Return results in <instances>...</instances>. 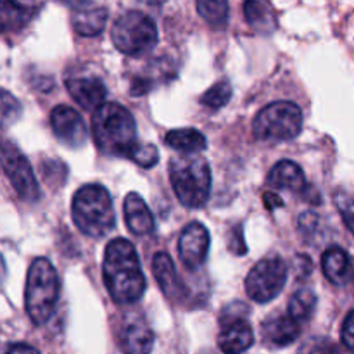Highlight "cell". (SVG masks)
I'll list each match as a JSON object with an SVG mask.
<instances>
[{"instance_id":"6da1fadb","label":"cell","mask_w":354,"mask_h":354,"mask_svg":"<svg viewBox=\"0 0 354 354\" xmlns=\"http://www.w3.org/2000/svg\"><path fill=\"white\" fill-rule=\"evenodd\" d=\"M102 277L109 296L118 304H131L145 292V277L138 254L127 239H113L104 252Z\"/></svg>"},{"instance_id":"7a4b0ae2","label":"cell","mask_w":354,"mask_h":354,"mask_svg":"<svg viewBox=\"0 0 354 354\" xmlns=\"http://www.w3.org/2000/svg\"><path fill=\"white\" fill-rule=\"evenodd\" d=\"M92 135L97 147L107 156L130 159L138 145L137 124L127 107L107 102L97 107L92 118Z\"/></svg>"},{"instance_id":"3957f363","label":"cell","mask_w":354,"mask_h":354,"mask_svg":"<svg viewBox=\"0 0 354 354\" xmlns=\"http://www.w3.org/2000/svg\"><path fill=\"white\" fill-rule=\"evenodd\" d=\"M73 221L80 232L93 239L104 237L114 228L113 199L106 187L88 183L76 190L71 204Z\"/></svg>"},{"instance_id":"277c9868","label":"cell","mask_w":354,"mask_h":354,"mask_svg":"<svg viewBox=\"0 0 354 354\" xmlns=\"http://www.w3.org/2000/svg\"><path fill=\"white\" fill-rule=\"evenodd\" d=\"M169 180L175 196L190 209H199L209 199L211 169L204 158L196 154H183L169 162Z\"/></svg>"},{"instance_id":"5b68a950","label":"cell","mask_w":354,"mask_h":354,"mask_svg":"<svg viewBox=\"0 0 354 354\" xmlns=\"http://www.w3.org/2000/svg\"><path fill=\"white\" fill-rule=\"evenodd\" d=\"M61 292L59 275L52 263L45 258H37L30 265L26 279V313L35 325L47 324L54 315Z\"/></svg>"},{"instance_id":"8992f818","label":"cell","mask_w":354,"mask_h":354,"mask_svg":"<svg viewBox=\"0 0 354 354\" xmlns=\"http://www.w3.org/2000/svg\"><path fill=\"white\" fill-rule=\"evenodd\" d=\"M111 38L118 50L131 57H138L156 47L158 28L147 14L140 10H128L114 21Z\"/></svg>"},{"instance_id":"52a82bcc","label":"cell","mask_w":354,"mask_h":354,"mask_svg":"<svg viewBox=\"0 0 354 354\" xmlns=\"http://www.w3.org/2000/svg\"><path fill=\"white\" fill-rule=\"evenodd\" d=\"M303 128V113L289 100H279L258 113L252 133L263 142H286L297 137Z\"/></svg>"},{"instance_id":"ba28073f","label":"cell","mask_w":354,"mask_h":354,"mask_svg":"<svg viewBox=\"0 0 354 354\" xmlns=\"http://www.w3.org/2000/svg\"><path fill=\"white\" fill-rule=\"evenodd\" d=\"M287 282V265L282 258H266L256 263L245 279V292L259 304L270 303L282 292Z\"/></svg>"},{"instance_id":"9c48e42d","label":"cell","mask_w":354,"mask_h":354,"mask_svg":"<svg viewBox=\"0 0 354 354\" xmlns=\"http://www.w3.org/2000/svg\"><path fill=\"white\" fill-rule=\"evenodd\" d=\"M2 168L21 199L26 201V203L38 201L40 187L35 178L33 169H31L28 159L21 154V151L12 142L6 140L2 145Z\"/></svg>"},{"instance_id":"30bf717a","label":"cell","mask_w":354,"mask_h":354,"mask_svg":"<svg viewBox=\"0 0 354 354\" xmlns=\"http://www.w3.org/2000/svg\"><path fill=\"white\" fill-rule=\"evenodd\" d=\"M209 252V232L199 221H192L182 230L178 239V256L189 270L204 265Z\"/></svg>"},{"instance_id":"8fae6325","label":"cell","mask_w":354,"mask_h":354,"mask_svg":"<svg viewBox=\"0 0 354 354\" xmlns=\"http://www.w3.org/2000/svg\"><path fill=\"white\" fill-rule=\"evenodd\" d=\"M50 127L55 137L69 147L78 149L86 142V127L83 118L73 107H54L50 113Z\"/></svg>"},{"instance_id":"7c38bea8","label":"cell","mask_w":354,"mask_h":354,"mask_svg":"<svg viewBox=\"0 0 354 354\" xmlns=\"http://www.w3.org/2000/svg\"><path fill=\"white\" fill-rule=\"evenodd\" d=\"M116 339L124 354H149L154 348V332L140 317H128L121 324Z\"/></svg>"},{"instance_id":"4fadbf2b","label":"cell","mask_w":354,"mask_h":354,"mask_svg":"<svg viewBox=\"0 0 354 354\" xmlns=\"http://www.w3.org/2000/svg\"><path fill=\"white\" fill-rule=\"evenodd\" d=\"M223 328L218 337L223 354H242L254 344V332L245 318H234V320L221 322Z\"/></svg>"},{"instance_id":"5bb4252c","label":"cell","mask_w":354,"mask_h":354,"mask_svg":"<svg viewBox=\"0 0 354 354\" xmlns=\"http://www.w3.org/2000/svg\"><path fill=\"white\" fill-rule=\"evenodd\" d=\"M66 88L73 100L86 111L102 106L107 95L106 85L99 78H69L66 80Z\"/></svg>"},{"instance_id":"9a60e30c","label":"cell","mask_w":354,"mask_h":354,"mask_svg":"<svg viewBox=\"0 0 354 354\" xmlns=\"http://www.w3.org/2000/svg\"><path fill=\"white\" fill-rule=\"evenodd\" d=\"M123 213L127 227L135 235H149L154 232V216L145 201L137 192H130L123 201Z\"/></svg>"},{"instance_id":"2e32d148","label":"cell","mask_w":354,"mask_h":354,"mask_svg":"<svg viewBox=\"0 0 354 354\" xmlns=\"http://www.w3.org/2000/svg\"><path fill=\"white\" fill-rule=\"evenodd\" d=\"M152 270H154V277L165 296L173 301H182L183 296H185V287H183L178 273H176L171 258L166 252H158L154 256Z\"/></svg>"},{"instance_id":"e0dca14e","label":"cell","mask_w":354,"mask_h":354,"mask_svg":"<svg viewBox=\"0 0 354 354\" xmlns=\"http://www.w3.org/2000/svg\"><path fill=\"white\" fill-rule=\"evenodd\" d=\"M299 322L290 315H273L263 324V335L266 342L275 348H286L299 337Z\"/></svg>"},{"instance_id":"ac0fdd59","label":"cell","mask_w":354,"mask_h":354,"mask_svg":"<svg viewBox=\"0 0 354 354\" xmlns=\"http://www.w3.org/2000/svg\"><path fill=\"white\" fill-rule=\"evenodd\" d=\"M322 270L328 282L334 286H346L353 277V261L341 248H328L322 256Z\"/></svg>"},{"instance_id":"d6986e66","label":"cell","mask_w":354,"mask_h":354,"mask_svg":"<svg viewBox=\"0 0 354 354\" xmlns=\"http://www.w3.org/2000/svg\"><path fill=\"white\" fill-rule=\"evenodd\" d=\"M268 185L273 189H286L289 192H306L308 182L299 165L292 161H280L268 175Z\"/></svg>"},{"instance_id":"ffe728a7","label":"cell","mask_w":354,"mask_h":354,"mask_svg":"<svg viewBox=\"0 0 354 354\" xmlns=\"http://www.w3.org/2000/svg\"><path fill=\"white\" fill-rule=\"evenodd\" d=\"M73 28L82 37H97L104 31L107 23V10L104 7H92V9H76L71 17Z\"/></svg>"},{"instance_id":"44dd1931","label":"cell","mask_w":354,"mask_h":354,"mask_svg":"<svg viewBox=\"0 0 354 354\" xmlns=\"http://www.w3.org/2000/svg\"><path fill=\"white\" fill-rule=\"evenodd\" d=\"M165 142L182 154H197L207 147L206 137L194 128H178V130L168 131Z\"/></svg>"},{"instance_id":"7402d4cb","label":"cell","mask_w":354,"mask_h":354,"mask_svg":"<svg viewBox=\"0 0 354 354\" xmlns=\"http://www.w3.org/2000/svg\"><path fill=\"white\" fill-rule=\"evenodd\" d=\"M244 16L249 26L254 28L258 33H272L277 28V21L270 7L261 0H245Z\"/></svg>"},{"instance_id":"603a6c76","label":"cell","mask_w":354,"mask_h":354,"mask_svg":"<svg viewBox=\"0 0 354 354\" xmlns=\"http://www.w3.org/2000/svg\"><path fill=\"white\" fill-rule=\"evenodd\" d=\"M317 294L311 289H303L296 290L294 296L289 301V315L297 322H306L310 320L311 315L315 313V308H317Z\"/></svg>"},{"instance_id":"cb8c5ba5","label":"cell","mask_w":354,"mask_h":354,"mask_svg":"<svg viewBox=\"0 0 354 354\" xmlns=\"http://www.w3.org/2000/svg\"><path fill=\"white\" fill-rule=\"evenodd\" d=\"M196 2L201 17L209 26L216 28V30L227 26L228 0H196Z\"/></svg>"},{"instance_id":"d4e9b609","label":"cell","mask_w":354,"mask_h":354,"mask_svg":"<svg viewBox=\"0 0 354 354\" xmlns=\"http://www.w3.org/2000/svg\"><path fill=\"white\" fill-rule=\"evenodd\" d=\"M30 21V9L17 0H2L3 30H17Z\"/></svg>"},{"instance_id":"484cf974","label":"cell","mask_w":354,"mask_h":354,"mask_svg":"<svg viewBox=\"0 0 354 354\" xmlns=\"http://www.w3.org/2000/svg\"><path fill=\"white\" fill-rule=\"evenodd\" d=\"M232 99V85L225 80L216 82L213 86L206 90L201 97V104L209 109H220V107L227 106L228 100Z\"/></svg>"},{"instance_id":"4316f807","label":"cell","mask_w":354,"mask_h":354,"mask_svg":"<svg viewBox=\"0 0 354 354\" xmlns=\"http://www.w3.org/2000/svg\"><path fill=\"white\" fill-rule=\"evenodd\" d=\"M130 159L135 165L142 166V168H151V166H154L156 162H158L159 151L156 145L138 142V145L133 149V152H131Z\"/></svg>"},{"instance_id":"83f0119b","label":"cell","mask_w":354,"mask_h":354,"mask_svg":"<svg viewBox=\"0 0 354 354\" xmlns=\"http://www.w3.org/2000/svg\"><path fill=\"white\" fill-rule=\"evenodd\" d=\"M335 204H337V209L344 225L349 228V232L354 234V197L346 192H339L335 196Z\"/></svg>"},{"instance_id":"f1b7e54d","label":"cell","mask_w":354,"mask_h":354,"mask_svg":"<svg viewBox=\"0 0 354 354\" xmlns=\"http://www.w3.org/2000/svg\"><path fill=\"white\" fill-rule=\"evenodd\" d=\"M21 116V104L10 95L7 90L2 93V120L3 124H9Z\"/></svg>"},{"instance_id":"f546056e","label":"cell","mask_w":354,"mask_h":354,"mask_svg":"<svg viewBox=\"0 0 354 354\" xmlns=\"http://www.w3.org/2000/svg\"><path fill=\"white\" fill-rule=\"evenodd\" d=\"M318 223H320V220H318V216L313 213V211H306V213H303L299 216V221H297V225H299V232L304 235V237H311V235L317 232Z\"/></svg>"},{"instance_id":"4dcf8cb0","label":"cell","mask_w":354,"mask_h":354,"mask_svg":"<svg viewBox=\"0 0 354 354\" xmlns=\"http://www.w3.org/2000/svg\"><path fill=\"white\" fill-rule=\"evenodd\" d=\"M341 339L346 349L354 353V310L349 311L348 317L344 318V324L341 328Z\"/></svg>"},{"instance_id":"1f68e13d","label":"cell","mask_w":354,"mask_h":354,"mask_svg":"<svg viewBox=\"0 0 354 354\" xmlns=\"http://www.w3.org/2000/svg\"><path fill=\"white\" fill-rule=\"evenodd\" d=\"M263 201H265V204H266V207H268V209H277V207L283 206V201L273 192H266L265 196H263Z\"/></svg>"},{"instance_id":"d6a6232c","label":"cell","mask_w":354,"mask_h":354,"mask_svg":"<svg viewBox=\"0 0 354 354\" xmlns=\"http://www.w3.org/2000/svg\"><path fill=\"white\" fill-rule=\"evenodd\" d=\"M6 354H40V353L28 344H12L9 346V349H7Z\"/></svg>"},{"instance_id":"836d02e7","label":"cell","mask_w":354,"mask_h":354,"mask_svg":"<svg viewBox=\"0 0 354 354\" xmlns=\"http://www.w3.org/2000/svg\"><path fill=\"white\" fill-rule=\"evenodd\" d=\"M66 2H68L69 6L76 7V9H82V7L88 6V3L92 2V0H66Z\"/></svg>"}]
</instances>
